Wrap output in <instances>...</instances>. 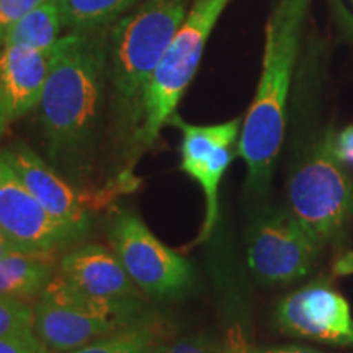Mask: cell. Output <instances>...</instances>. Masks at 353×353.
Instances as JSON below:
<instances>
[{
  "instance_id": "cell-1",
  "label": "cell",
  "mask_w": 353,
  "mask_h": 353,
  "mask_svg": "<svg viewBox=\"0 0 353 353\" xmlns=\"http://www.w3.org/2000/svg\"><path fill=\"white\" fill-rule=\"evenodd\" d=\"M107 79V26L70 30L51 50L38 108L48 156L57 169L74 175L87 167L94 151Z\"/></svg>"
},
{
  "instance_id": "cell-2",
  "label": "cell",
  "mask_w": 353,
  "mask_h": 353,
  "mask_svg": "<svg viewBox=\"0 0 353 353\" xmlns=\"http://www.w3.org/2000/svg\"><path fill=\"white\" fill-rule=\"evenodd\" d=\"M309 6L311 0H276L267 23L262 74L237 143L247 165V188L257 195L270 187L283 143L286 101Z\"/></svg>"
},
{
  "instance_id": "cell-3",
  "label": "cell",
  "mask_w": 353,
  "mask_h": 353,
  "mask_svg": "<svg viewBox=\"0 0 353 353\" xmlns=\"http://www.w3.org/2000/svg\"><path fill=\"white\" fill-rule=\"evenodd\" d=\"M188 10V0H145L120 17L108 34V81L114 125L136 143L154 70Z\"/></svg>"
},
{
  "instance_id": "cell-4",
  "label": "cell",
  "mask_w": 353,
  "mask_h": 353,
  "mask_svg": "<svg viewBox=\"0 0 353 353\" xmlns=\"http://www.w3.org/2000/svg\"><path fill=\"white\" fill-rule=\"evenodd\" d=\"M229 2L231 0H193L185 13L145 88L143 120L134 143L138 152L154 145L162 126L175 113L200 68L210 34Z\"/></svg>"
},
{
  "instance_id": "cell-5",
  "label": "cell",
  "mask_w": 353,
  "mask_h": 353,
  "mask_svg": "<svg viewBox=\"0 0 353 353\" xmlns=\"http://www.w3.org/2000/svg\"><path fill=\"white\" fill-rule=\"evenodd\" d=\"M291 214L322 245L337 239L353 214V182L327 136L293 172L288 185Z\"/></svg>"
},
{
  "instance_id": "cell-6",
  "label": "cell",
  "mask_w": 353,
  "mask_h": 353,
  "mask_svg": "<svg viewBox=\"0 0 353 353\" xmlns=\"http://www.w3.org/2000/svg\"><path fill=\"white\" fill-rule=\"evenodd\" d=\"M321 247L291 211L270 210L250 228L247 259L260 283L288 285L311 272Z\"/></svg>"
},
{
  "instance_id": "cell-7",
  "label": "cell",
  "mask_w": 353,
  "mask_h": 353,
  "mask_svg": "<svg viewBox=\"0 0 353 353\" xmlns=\"http://www.w3.org/2000/svg\"><path fill=\"white\" fill-rule=\"evenodd\" d=\"M110 242L134 285L149 296H176L192 283L187 260L162 244L136 214L123 213L113 221Z\"/></svg>"
},
{
  "instance_id": "cell-8",
  "label": "cell",
  "mask_w": 353,
  "mask_h": 353,
  "mask_svg": "<svg viewBox=\"0 0 353 353\" xmlns=\"http://www.w3.org/2000/svg\"><path fill=\"white\" fill-rule=\"evenodd\" d=\"M169 125L182 131L180 144V170L195 180L206 200V213L201 231L193 244H201L211 237L219 218V183L234 157V145L241 134V120L234 118L221 125H190L180 114L174 113Z\"/></svg>"
},
{
  "instance_id": "cell-9",
  "label": "cell",
  "mask_w": 353,
  "mask_h": 353,
  "mask_svg": "<svg viewBox=\"0 0 353 353\" xmlns=\"http://www.w3.org/2000/svg\"><path fill=\"white\" fill-rule=\"evenodd\" d=\"M0 232L21 250H50L76 241L81 234L39 205L0 152Z\"/></svg>"
},
{
  "instance_id": "cell-10",
  "label": "cell",
  "mask_w": 353,
  "mask_h": 353,
  "mask_svg": "<svg viewBox=\"0 0 353 353\" xmlns=\"http://www.w3.org/2000/svg\"><path fill=\"white\" fill-rule=\"evenodd\" d=\"M275 321L291 337L353 347V316L341 293L325 285H307L278 303Z\"/></svg>"
},
{
  "instance_id": "cell-11",
  "label": "cell",
  "mask_w": 353,
  "mask_h": 353,
  "mask_svg": "<svg viewBox=\"0 0 353 353\" xmlns=\"http://www.w3.org/2000/svg\"><path fill=\"white\" fill-rule=\"evenodd\" d=\"M0 152L15 175L52 218L81 236L87 231L88 216L82 198L54 167L46 164V161L21 141H17Z\"/></svg>"
},
{
  "instance_id": "cell-12",
  "label": "cell",
  "mask_w": 353,
  "mask_h": 353,
  "mask_svg": "<svg viewBox=\"0 0 353 353\" xmlns=\"http://www.w3.org/2000/svg\"><path fill=\"white\" fill-rule=\"evenodd\" d=\"M50 59L51 52L0 48V139L13 123L39 105Z\"/></svg>"
},
{
  "instance_id": "cell-13",
  "label": "cell",
  "mask_w": 353,
  "mask_h": 353,
  "mask_svg": "<svg viewBox=\"0 0 353 353\" xmlns=\"http://www.w3.org/2000/svg\"><path fill=\"white\" fill-rule=\"evenodd\" d=\"M34 334L48 352L65 353L128 327L118 321L83 314L48 301L34 304Z\"/></svg>"
},
{
  "instance_id": "cell-14",
  "label": "cell",
  "mask_w": 353,
  "mask_h": 353,
  "mask_svg": "<svg viewBox=\"0 0 353 353\" xmlns=\"http://www.w3.org/2000/svg\"><path fill=\"white\" fill-rule=\"evenodd\" d=\"M61 273L87 293L100 298L138 299L139 291L125 267L105 247L82 245L61 260Z\"/></svg>"
},
{
  "instance_id": "cell-15",
  "label": "cell",
  "mask_w": 353,
  "mask_h": 353,
  "mask_svg": "<svg viewBox=\"0 0 353 353\" xmlns=\"http://www.w3.org/2000/svg\"><path fill=\"white\" fill-rule=\"evenodd\" d=\"M52 268L54 252L13 249L0 257V294L20 299L41 296Z\"/></svg>"
},
{
  "instance_id": "cell-16",
  "label": "cell",
  "mask_w": 353,
  "mask_h": 353,
  "mask_svg": "<svg viewBox=\"0 0 353 353\" xmlns=\"http://www.w3.org/2000/svg\"><path fill=\"white\" fill-rule=\"evenodd\" d=\"M65 28L63 12L57 0H44L17 21L3 37L2 46H21L28 50L51 52Z\"/></svg>"
},
{
  "instance_id": "cell-17",
  "label": "cell",
  "mask_w": 353,
  "mask_h": 353,
  "mask_svg": "<svg viewBox=\"0 0 353 353\" xmlns=\"http://www.w3.org/2000/svg\"><path fill=\"white\" fill-rule=\"evenodd\" d=\"M64 25L70 30L103 28L138 0H57Z\"/></svg>"
},
{
  "instance_id": "cell-18",
  "label": "cell",
  "mask_w": 353,
  "mask_h": 353,
  "mask_svg": "<svg viewBox=\"0 0 353 353\" xmlns=\"http://www.w3.org/2000/svg\"><path fill=\"white\" fill-rule=\"evenodd\" d=\"M159 330L154 324H145L141 327L121 330L108 337L99 339L76 350L65 353H138L151 343L157 342Z\"/></svg>"
},
{
  "instance_id": "cell-19",
  "label": "cell",
  "mask_w": 353,
  "mask_h": 353,
  "mask_svg": "<svg viewBox=\"0 0 353 353\" xmlns=\"http://www.w3.org/2000/svg\"><path fill=\"white\" fill-rule=\"evenodd\" d=\"M34 334V309L25 299L0 294V337Z\"/></svg>"
},
{
  "instance_id": "cell-20",
  "label": "cell",
  "mask_w": 353,
  "mask_h": 353,
  "mask_svg": "<svg viewBox=\"0 0 353 353\" xmlns=\"http://www.w3.org/2000/svg\"><path fill=\"white\" fill-rule=\"evenodd\" d=\"M43 2L44 0H0V48L8 30Z\"/></svg>"
},
{
  "instance_id": "cell-21",
  "label": "cell",
  "mask_w": 353,
  "mask_h": 353,
  "mask_svg": "<svg viewBox=\"0 0 353 353\" xmlns=\"http://www.w3.org/2000/svg\"><path fill=\"white\" fill-rule=\"evenodd\" d=\"M165 353H224V342H216L210 335H192L172 343Z\"/></svg>"
},
{
  "instance_id": "cell-22",
  "label": "cell",
  "mask_w": 353,
  "mask_h": 353,
  "mask_svg": "<svg viewBox=\"0 0 353 353\" xmlns=\"http://www.w3.org/2000/svg\"><path fill=\"white\" fill-rule=\"evenodd\" d=\"M46 348L37 334L19 337H0V353H43Z\"/></svg>"
},
{
  "instance_id": "cell-23",
  "label": "cell",
  "mask_w": 353,
  "mask_h": 353,
  "mask_svg": "<svg viewBox=\"0 0 353 353\" xmlns=\"http://www.w3.org/2000/svg\"><path fill=\"white\" fill-rule=\"evenodd\" d=\"M224 353H252V347L247 342L244 329L239 324H234L228 329L224 339Z\"/></svg>"
},
{
  "instance_id": "cell-24",
  "label": "cell",
  "mask_w": 353,
  "mask_h": 353,
  "mask_svg": "<svg viewBox=\"0 0 353 353\" xmlns=\"http://www.w3.org/2000/svg\"><path fill=\"white\" fill-rule=\"evenodd\" d=\"M334 152L341 162L353 164V126H347L334 141Z\"/></svg>"
},
{
  "instance_id": "cell-25",
  "label": "cell",
  "mask_w": 353,
  "mask_h": 353,
  "mask_svg": "<svg viewBox=\"0 0 353 353\" xmlns=\"http://www.w3.org/2000/svg\"><path fill=\"white\" fill-rule=\"evenodd\" d=\"M252 353H321L304 347H270V348H252Z\"/></svg>"
},
{
  "instance_id": "cell-26",
  "label": "cell",
  "mask_w": 353,
  "mask_h": 353,
  "mask_svg": "<svg viewBox=\"0 0 353 353\" xmlns=\"http://www.w3.org/2000/svg\"><path fill=\"white\" fill-rule=\"evenodd\" d=\"M165 350H167L165 343L154 342V343H151V345L143 348V350L138 352V353H165Z\"/></svg>"
},
{
  "instance_id": "cell-27",
  "label": "cell",
  "mask_w": 353,
  "mask_h": 353,
  "mask_svg": "<svg viewBox=\"0 0 353 353\" xmlns=\"http://www.w3.org/2000/svg\"><path fill=\"white\" fill-rule=\"evenodd\" d=\"M15 249V247L12 245V242L7 239L6 236H3L2 232H0V257H3L7 252H10V250Z\"/></svg>"
},
{
  "instance_id": "cell-28",
  "label": "cell",
  "mask_w": 353,
  "mask_h": 353,
  "mask_svg": "<svg viewBox=\"0 0 353 353\" xmlns=\"http://www.w3.org/2000/svg\"><path fill=\"white\" fill-rule=\"evenodd\" d=\"M43 353H48V350H44V352H43Z\"/></svg>"
}]
</instances>
